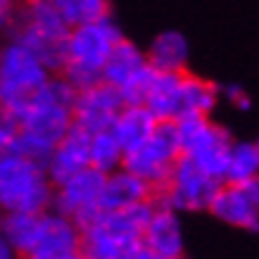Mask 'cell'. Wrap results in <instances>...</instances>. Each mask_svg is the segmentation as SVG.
<instances>
[{"label":"cell","instance_id":"cell-1","mask_svg":"<svg viewBox=\"0 0 259 259\" xmlns=\"http://www.w3.org/2000/svg\"><path fill=\"white\" fill-rule=\"evenodd\" d=\"M76 93L79 91L62 74H53L50 81L31 100V105L17 117L19 136L12 150L46 164L53 148L74 126Z\"/></svg>","mask_w":259,"mask_h":259},{"label":"cell","instance_id":"cell-2","mask_svg":"<svg viewBox=\"0 0 259 259\" xmlns=\"http://www.w3.org/2000/svg\"><path fill=\"white\" fill-rule=\"evenodd\" d=\"M155 212V200L102 209L100 217L81 228V259H136L145 250L143 233Z\"/></svg>","mask_w":259,"mask_h":259},{"label":"cell","instance_id":"cell-3","mask_svg":"<svg viewBox=\"0 0 259 259\" xmlns=\"http://www.w3.org/2000/svg\"><path fill=\"white\" fill-rule=\"evenodd\" d=\"M10 31L15 40L33 50L53 74L62 71L67 64V40L71 26L62 19L53 0H24L22 8H17Z\"/></svg>","mask_w":259,"mask_h":259},{"label":"cell","instance_id":"cell-4","mask_svg":"<svg viewBox=\"0 0 259 259\" xmlns=\"http://www.w3.org/2000/svg\"><path fill=\"white\" fill-rule=\"evenodd\" d=\"M124 33L110 15L95 22L74 26L67 40V64L62 67L64 79L76 91L91 88L102 81V67Z\"/></svg>","mask_w":259,"mask_h":259},{"label":"cell","instance_id":"cell-5","mask_svg":"<svg viewBox=\"0 0 259 259\" xmlns=\"http://www.w3.org/2000/svg\"><path fill=\"white\" fill-rule=\"evenodd\" d=\"M55 183L43 162L17 150L0 155V209L8 212H48L53 207Z\"/></svg>","mask_w":259,"mask_h":259},{"label":"cell","instance_id":"cell-6","mask_svg":"<svg viewBox=\"0 0 259 259\" xmlns=\"http://www.w3.org/2000/svg\"><path fill=\"white\" fill-rule=\"evenodd\" d=\"M50 76L53 71L33 50L10 38L0 48V107L19 117Z\"/></svg>","mask_w":259,"mask_h":259},{"label":"cell","instance_id":"cell-7","mask_svg":"<svg viewBox=\"0 0 259 259\" xmlns=\"http://www.w3.org/2000/svg\"><path fill=\"white\" fill-rule=\"evenodd\" d=\"M219 188L221 181L209 176L193 157L181 155L166 183L155 193V202L166 204L176 212H200L209 209Z\"/></svg>","mask_w":259,"mask_h":259},{"label":"cell","instance_id":"cell-8","mask_svg":"<svg viewBox=\"0 0 259 259\" xmlns=\"http://www.w3.org/2000/svg\"><path fill=\"white\" fill-rule=\"evenodd\" d=\"M181 157V143L176 121H159L155 134L143 141L138 148L128 150L124 157V166L150 181L155 188H162L171 174L176 159Z\"/></svg>","mask_w":259,"mask_h":259},{"label":"cell","instance_id":"cell-9","mask_svg":"<svg viewBox=\"0 0 259 259\" xmlns=\"http://www.w3.org/2000/svg\"><path fill=\"white\" fill-rule=\"evenodd\" d=\"M105 176L107 174L88 166L76 176H71L64 183L55 186V195H53V207L50 209L74 219L79 228H86L102 212L100 195L102 188H105Z\"/></svg>","mask_w":259,"mask_h":259},{"label":"cell","instance_id":"cell-10","mask_svg":"<svg viewBox=\"0 0 259 259\" xmlns=\"http://www.w3.org/2000/svg\"><path fill=\"white\" fill-rule=\"evenodd\" d=\"M22 259H81V228L74 219L48 209L36 243Z\"/></svg>","mask_w":259,"mask_h":259},{"label":"cell","instance_id":"cell-11","mask_svg":"<svg viewBox=\"0 0 259 259\" xmlns=\"http://www.w3.org/2000/svg\"><path fill=\"white\" fill-rule=\"evenodd\" d=\"M124 95L110 83H95L76 93L74 102V126H79L88 134H98L110 128L114 117L124 107Z\"/></svg>","mask_w":259,"mask_h":259},{"label":"cell","instance_id":"cell-12","mask_svg":"<svg viewBox=\"0 0 259 259\" xmlns=\"http://www.w3.org/2000/svg\"><path fill=\"white\" fill-rule=\"evenodd\" d=\"M88 166H91V134L79 126H71V131L57 143L48 157V176L55 186H60Z\"/></svg>","mask_w":259,"mask_h":259},{"label":"cell","instance_id":"cell-13","mask_svg":"<svg viewBox=\"0 0 259 259\" xmlns=\"http://www.w3.org/2000/svg\"><path fill=\"white\" fill-rule=\"evenodd\" d=\"M176 131H179L181 155H188L193 159L233 143L224 126L214 124L212 119L202 117V114H190V117L176 119Z\"/></svg>","mask_w":259,"mask_h":259},{"label":"cell","instance_id":"cell-14","mask_svg":"<svg viewBox=\"0 0 259 259\" xmlns=\"http://www.w3.org/2000/svg\"><path fill=\"white\" fill-rule=\"evenodd\" d=\"M145 250L155 252L162 259L183 257V228H181L179 212L155 202V212L150 217L145 233H143Z\"/></svg>","mask_w":259,"mask_h":259},{"label":"cell","instance_id":"cell-15","mask_svg":"<svg viewBox=\"0 0 259 259\" xmlns=\"http://www.w3.org/2000/svg\"><path fill=\"white\" fill-rule=\"evenodd\" d=\"M207 212H212L228 226L259 231V209L252 204L250 195L245 193L240 183H221Z\"/></svg>","mask_w":259,"mask_h":259},{"label":"cell","instance_id":"cell-16","mask_svg":"<svg viewBox=\"0 0 259 259\" xmlns=\"http://www.w3.org/2000/svg\"><path fill=\"white\" fill-rule=\"evenodd\" d=\"M155 193L157 188L150 181L121 166L105 176L100 207L102 209H121V207H131V204L145 202V200H155Z\"/></svg>","mask_w":259,"mask_h":259},{"label":"cell","instance_id":"cell-17","mask_svg":"<svg viewBox=\"0 0 259 259\" xmlns=\"http://www.w3.org/2000/svg\"><path fill=\"white\" fill-rule=\"evenodd\" d=\"M183 74L186 71H157L145 105L159 121H176L183 117Z\"/></svg>","mask_w":259,"mask_h":259},{"label":"cell","instance_id":"cell-18","mask_svg":"<svg viewBox=\"0 0 259 259\" xmlns=\"http://www.w3.org/2000/svg\"><path fill=\"white\" fill-rule=\"evenodd\" d=\"M148 53H143L134 40L121 38L114 46L112 55L107 57V62L102 67V81L114 86L117 91L126 88L131 81L148 67Z\"/></svg>","mask_w":259,"mask_h":259},{"label":"cell","instance_id":"cell-19","mask_svg":"<svg viewBox=\"0 0 259 259\" xmlns=\"http://www.w3.org/2000/svg\"><path fill=\"white\" fill-rule=\"evenodd\" d=\"M157 124L159 119L150 112L148 105H124L110 128L128 152V150L138 148L143 141H148L150 136L155 134Z\"/></svg>","mask_w":259,"mask_h":259},{"label":"cell","instance_id":"cell-20","mask_svg":"<svg viewBox=\"0 0 259 259\" xmlns=\"http://www.w3.org/2000/svg\"><path fill=\"white\" fill-rule=\"evenodd\" d=\"M188 40L181 31H162L148 48V62L157 71H188Z\"/></svg>","mask_w":259,"mask_h":259},{"label":"cell","instance_id":"cell-21","mask_svg":"<svg viewBox=\"0 0 259 259\" xmlns=\"http://www.w3.org/2000/svg\"><path fill=\"white\" fill-rule=\"evenodd\" d=\"M221 98V88H217L212 81H204L202 76H195L186 71L183 74V117L202 114L209 117Z\"/></svg>","mask_w":259,"mask_h":259},{"label":"cell","instance_id":"cell-22","mask_svg":"<svg viewBox=\"0 0 259 259\" xmlns=\"http://www.w3.org/2000/svg\"><path fill=\"white\" fill-rule=\"evenodd\" d=\"M40 219L43 212H8L5 214V224H3V236L10 240V245L17 250L19 257H24L36 243L40 231Z\"/></svg>","mask_w":259,"mask_h":259},{"label":"cell","instance_id":"cell-23","mask_svg":"<svg viewBox=\"0 0 259 259\" xmlns=\"http://www.w3.org/2000/svg\"><path fill=\"white\" fill-rule=\"evenodd\" d=\"M126 150L119 138L112 134V128L91 134V166L102 174L117 171L124 166Z\"/></svg>","mask_w":259,"mask_h":259},{"label":"cell","instance_id":"cell-24","mask_svg":"<svg viewBox=\"0 0 259 259\" xmlns=\"http://www.w3.org/2000/svg\"><path fill=\"white\" fill-rule=\"evenodd\" d=\"M254 176H259L257 143H231L226 183H240L243 186Z\"/></svg>","mask_w":259,"mask_h":259},{"label":"cell","instance_id":"cell-25","mask_svg":"<svg viewBox=\"0 0 259 259\" xmlns=\"http://www.w3.org/2000/svg\"><path fill=\"white\" fill-rule=\"evenodd\" d=\"M71 29L110 15V0H53Z\"/></svg>","mask_w":259,"mask_h":259},{"label":"cell","instance_id":"cell-26","mask_svg":"<svg viewBox=\"0 0 259 259\" xmlns=\"http://www.w3.org/2000/svg\"><path fill=\"white\" fill-rule=\"evenodd\" d=\"M19 136V121L12 112L0 107V155H5L15 148V141Z\"/></svg>","mask_w":259,"mask_h":259},{"label":"cell","instance_id":"cell-27","mask_svg":"<svg viewBox=\"0 0 259 259\" xmlns=\"http://www.w3.org/2000/svg\"><path fill=\"white\" fill-rule=\"evenodd\" d=\"M221 98L231 102L236 110L247 112L252 107V100H250V95H247V91H245L243 86H238V83H231V86L221 88Z\"/></svg>","mask_w":259,"mask_h":259},{"label":"cell","instance_id":"cell-28","mask_svg":"<svg viewBox=\"0 0 259 259\" xmlns=\"http://www.w3.org/2000/svg\"><path fill=\"white\" fill-rule=\"evenodd\" d=\"M17 15V0H0V29H10Z\"/></svg>","mask_w":259,"mask_h":259},{"label":"cell","instance_id":"cell-29","mask_svg":"<svg viewBox=\"0 0 259 259\" xmlns=\"http://www.w3.org/2000/svg\"><path fill=\"white\" fill-rule=\"evenodd\" d=\"M243 188H245V193L250 195L252 204L259 209V176H254V179H250L247 183H243Z\"/></svg>","mask_w":259,"mask_h":259},{"label":"cell","instance_id":"cell-30","mask_svg":"<svg viewBox=\"0 0 259 259\" xmlns=\"http://www.w3.org/2000/svg\"><path fill=\"white\" fill-rule=\"evenodd\" d=\"M15 257H19V254H17V250L10 245L8 238L0 233V259H15Z\"/></svg>","mask_w":259,"mask_h":259},{"label":"cell","instance_id":"cell-31","mask_svg":"<svg viewBox=\"0 0 259 259\" xmlns=\"http://www.w3.org/2000/svg\"><path fill=\"white\" fill-rule=\"evenodd\" d=\"M136 259H162V257H157V254H155V252H150V250H143L141 254H138V257Z\"/></svg>","mask_w":259,"mask_h":259},{"label":"cell","instance_id":"cell-32","mask_svg":"<svg viewBox=\"0 0 259 259\" xmlns=\"http://www.w3.org/2000/svg\"><path fill=\"white\" fill-rule=\"evenodd\" d=\"M3 224H5V212L0 209V233H3Z\"/></svg>","mask_w":259,"mask_h":259},{"label":"cell","instance_id":"cell-33","mask_svg":"<svg viewBox=\"0 0 259 259\" xmlns=\"http://www.w3.org/2000/svg\"><path fill=\"white\" fill-rule=\"evenodd\" d=\"M257 150H259V141H257Z\"/></svg>","mask_w":259,"mask_h":259},{"label":"cell","instance_id":"cell-34","mask_svg":"<svg viewBox=\"0 0 259 259\" xmlns=\"http://www.w3.org/2000/svg\"><path fill=\"white\" fill-rule=\"evenodd\" d=\"M181 259H183V257H181Z\"/></svg>","mask_w":259,"mask_h":259}]
</instances>
